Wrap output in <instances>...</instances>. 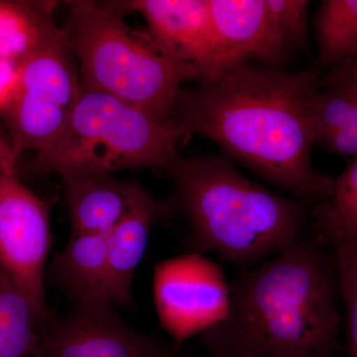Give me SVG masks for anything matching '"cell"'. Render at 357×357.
Segmentation results:
<instances>
[{
	"label": "cell",
	"instance_id": "1",
	"mask_svg": "<svg viewBox=\"0 0 357 357\" xmlns=\"http://www.w3.org/2000/svg\"><path fill=\"white\" fill-rule=\"evenodd\" d=\"M319 89L314 68L287 73L239 65L213 83L181 89L172 119L185 135L208 138L229 158L314 206L333 189V178L312 163Z\"/></svg>",
	"mask_w": 357,
	"mask_h": 357
},
{
	"label": "cell",
	"instance_id": "2",
	"mask_svg": "<svg viewBox=\"0 0 357 357\" xmlns=\"http://www.w3.org/2000/svg\"><path fill=\"white\" fill-rule=\"evenodd\" d=\"M338 323L333 263L317 241L298 239L229 284L227 317L201 342L215 357L331 356Z\"/></svg>",
	"mask_w": 357,
	"mask_h": 357
},
{
	"label": "cell",
	"instance_id": "3",
	"mask_svg": "<svg viewBox=\"0 0 357 357\" xmlns=\"http://www.w3.org/2000/svg\"><path fill=\"white\" fill-rule=\"evenodd\" d=\"M169 175L174 203L191 220L195 253L253 264L296 243L310 218L312 204L251 182L227 157L182 159Z\"/></svg>",
	"mask_w": 357,
	"mask_h": 357
},
{
	"label": "cell",
	"instance_id": "4",
	"mask_svg": "<svg viewBox=\"0 0 357 357\" xmlns=\"http://www.w3.org/2000/svg\"><path fill=\"white\" fill-rule=\"evenodd\" d=\"M69 7L66 30L79 60L82 89L172 119L181 86L199 79L196 68L169 56L149 33L134 31L107 4L79 0Z\"/></svg>",
	"mask_w": 357,
	"mask_h": 357
},
{
	"label": "cell",
	"instance_id": "5",
	"mask_svg": "<svg viewBox=\"0 0 357 357\" xmlns=\"http://www.w3.org/2000/svg\"><path fill=\"white\" fill-rule=\"evenodd\" d=\"M184 136L173 119H158L105 93L83 89L64 132L35 153L30 166L63 178L140 168L169 174L182 161L178 143Z\"/></svg>",
	"mask_w": 357,
	"mask_h": 357
},
{
	"label": "cell",
	"instance_id": "6",
	"mask_svg": "<svg viewBox=\"0 0 357 357\" xmlns=\"http://www.w3.org/2000/svg\"><path fill=\"white\" fill-rule=\"evenodd\" d=\"M67 30L60 29L20 63V86L4 115L16 158L43 151L64 132L82 96Z\"/></svg>",
	"mask_w": 357,
	"mask_h": 357
},
{
	"label": "cell",
	"instance_id": "7",
	"mask_svg": "<svg viewBox=\"0 0 357 357\" xmlns=\"http://www.w3.org/2000/svg\"><path fill=\"white\" fill-rule=\"evenodd\" d=\"M52 243L48 206L20 182L16 170L0 177V269L24 294L40 326L49 318L44 277Z\"/></svg>",
	"mask_w": 357,
	"mask_h": 357
},
{
	"label": "cell",
	"instance_id": "8",
	"mask_svg": "<svg viewBox=\"0 0 357 357\" xmlns=\"http://www.w3.org/2000/svg\"><path fill=\"white\" fill-rule=\"evenodd\" d=\"M154 301L160 323L180 344L225 319L229 284L218 265L192 252L157 265Z\"/></svg>",
	"mask_w": 357,
	"mask_h": 357
},
{
	"label": "cell",
	"instance_id": "9",
	"mask_svg": "<svg viewBox=\"0 0 357 357\" xmlns=\"http://www.w3.org/2000/svg\"><path fill=\"white\" fill-rule=\"evenodd\" d=\"M134 330L112 304L74 306L40 328L39 357H155L167 351Z\"/></svg>",
	"mask_w": 357,
	"mask_h": 357
},
{
	"label": "cell",
	"instance_id": "10",
	"mask_svg": "<svg viewBox=\"0 0 357 357\" xmlns=\"http://www.w3.org/2000/svg\"><path fill=\"white\" fill-rule=\"evenodd\" d=\"M107 6L121 14L139 13L162 50L194 66L201 84L210 82L215 43L208 0H131Z\"/></svg>",
	"mask_w": 357,
	"mask_h": 357
},
{
	"label": "cell",
	"instance_id": "11",
	"mask_svg": "<svg viewBox=\"0 0 357 357\" xmlns=\"http://www.w3.org/2000/svg\"><path fill=\"white\" fill-rule=\"evenodd\" d=\"M208 1L215 48L208 84L237 66L246 64L248 59H257L267 65L280 62L287 42L275 24L266 0Z\"/></svg>",
	"mask_w": 357,
	"mask_h": 357
},
{
	"label": "cell",
	"instance_id": "12",
	"mask_svg": "<svg viewBox=\"0 0 357 357\" xmlns=\"http://www.w3.org/2000/svg\"><path fill=\"white\" fill-rule=\"evenodd\" d=\"M175 203L156 201L139 185L128 213L107 234V289L112 305L132 304L134 274L144 255L154 223Z\"/></svg>",
	"mask_w": 357,
	"mask_h": 357
},
{
	"label": "cell",
	"instance_id": "13",
	"mask_svg": "<svg viewBox=\"0 0 357 357\" xmlns=\"http://www.w3.org/2000/svg\"><path fill=\"white\" fill-rule=\"evenodd\" d=\"M107 267V234H77L54 257L51 278L74 306L112 305Z\"/></svg>",
	"mask_w": 357,
	"mask_h": 357
},
{
	"label": "cell",
	"instance_id": "14",
	"mask_svg": "<svg viewBox=\"0 0 357 357\" xmlns=\"http://www.w3.org/2000/svg\"><path fill=\"white\" fill-rule=\"evenodd\" d=\"M70 236L109 234L130 208L138 183H124L110 175L65 178Z\"/></svg>",
	"mask_w": 357,
	"mask_h": 357
},
{
	"label": "cell",
	"instance_id": "15",
	"mask_svg": "<svg viewBox=\"0 0 357 357\" xmlns=\"http://www.w3.org/2000/svg\"><path fill=\"white\" fill-rule=\"evenodd\" d=\"M55 4L0 0V58L20 64L60 31L52 17Z\"/></svg>",
	"mask_w": 357,
	"mask_h": 357
},
{
	"label": "cell",
	"instance_id": "16",
	"mask_svg": "<svg viewBox=\"0 0 357 357\" xmlns=\"http://www.w3.org/2000/svg\"><path fill=\"white\" fill-rule=\"evenodd\" d=\"M309 220L321 241L357 244V157L333 180L332 194L312 206Z\"/></svg>",
	"mask_w": 357,
	"mask_h": 357
},
{
	"label": "cell",
	"instance_id": "17",
	"mask_svg": "<svg viewBox=\"0 0 357 357\" xmlns=\"http://www.w3.org/2000/svg\"><path fill=\"white\" fill-rule=\"evenodd\" d=\"M40 326L24 294L0 269V357H34Z\"/></svg>",
	"mask_w": 357,
	"mask_h": 357
},
{
	"label": "cell",
	"instance_id": "18",
	"mask_svg": "<svg viewBox=\"0 0 357 357\" xmlns=\"http://www.w3.org/2000/svg\"><path fill=\"white\" fill-rule=\"evenodd\" d=\"M317 72L357 60V0L321 2L317 18Z\"/></svg>",
	"mask_w": 357,
	"mask_h": 357
},
{
	"label": "cell",
	"instance_id": "19",
	"mask_svg": "<svg viewBox=\"0 0 357 357\" xmlns=\"http://www.w3.org/2000/svg\"><path fill=\"white\" fill-rule=\"evenodd\" d=\"M335 264L338 283L347 306L349 357H357V244H335Z\"/></svg>",
	"mask_w": 357,
	"mask_h": 357
},
{
	"label": "cell",
	"instance_id": "20",
	"mask_svg": "<svg viewBox=\"0 0 357 357\" xmlns=\"http://www.w3.org/2000/svg\"><path fill=\"white\" fill-rule=\"evenodd\" d=\"M307 3L305 0H266L275 24L287 43L306 44Z\"/></svg>",
	"mask_w": 357,
	"mask_h": 357
},
{
	"label": "cell",
	"instance_id": "21",
	"mask_svg": "<svg viewBox=\"0 0 357 357\" xmlns=\"http://www.w3.org/2000/svg\"><path fill=\"white\" fill-rule=\"evenodd\" d=\"M20 86V64L0 58V115H4L10 109Z\"/></svg>",
	"mask_w": 357,
	"mask_h": 357
},
{
	"label": "cell",
	"instance_id": "22",
	"mask_svg": "<svg viewBox=\"0 0 357 357\" xmlns=\"http://www.w3.org/2000/svg\"><path fill=\"white\" fill-rule=\"evenodd\" d=\"M333 153L342 156L357 157V128L354 123L349 124L331 131L318 141Z\"/></svg>",
	"mask_w": 357,
	"mask_h": 357
},
{
	"label": "cell",
	"instance_id": "23",
	"mask_svg": "<svg viewBox=\"0 0 357 357\" xmlns=\"http://www.w3.org/2000/svg\"><path fill=\"white\" fill-rule=\"evenodd\" d=\"M15 155L11 147L10 142H8L0 132V166L3 171H14L16 165Z\"/></svg>",
	"mask_w": 357,
	"mask_h": 357
},
{
	"label": "cell",
	"instance_id": "24",
	"mask_svg": "<svg viewBox=\"0 0 357 357\" xmlns=\"http://www.w3.org/2000/svg\"><path fill=\"white\" fill-rule=\"evenodd\" d=\"M349 93L351 96L357 95V60L352 67L351 81H349Z\"/></svg>",
	"mask_w": 357,
	"mask_h": 357
},
{
	"label": "cell",
	"instance_id": "25",
	"mask_svg": "<svg viewBox=\"0 0 357 357\" xmlns=\"http://www.w3.org/2000/svg\"><path fill=\"white\" fill-rule=\"evenodd\" d=\"M273 357H330V356L312 354V352H290V354H279V356Z\"/></svg>",
	"mask_w": 357,
	"mask_h": 357
},
{
	"label": "cell",
	"instance_id": "26",
	"mask_svg": "<svg viewBox=\"0 0 357 357\" xmlns=\"http://www.w3.org/2000/svg\"><path fill=\"white\" fill-rule=\"evenodd\" d=\"M354 123L357 128V95L354 96Z\"/></svg>",
	"mask_w": 357,
	"mask_h": 357
},
{
	"label": "cell",
	"instance_id": "27",
	"mask_svg": "<svg viewBox=\"0 0 357 357\" xmlns=\"http://www.w3.org/2000/svg\"><path fill=\"white\" fill-rule=\"evenodd\" d=\"M155 357H175L172 351L170 349H167L166 351H164L163 354H159V356Z\"/></svg>",
	"mask_w": 357,
	"mask_h": 357
},
{
	"label": "cell",
	"instance_id": "28",
	"mask_svg": "<svg viewBox=\"0 0 357 357\" xmlns=\"http://www.w3.org/2000/svg\"><path fill=\"white\" fill-rule=\"evenodd\" d=\"M2 172H3V169H2V167L0 166V177H1Z\"/></svg>",
	"mask_w": 357,
	"mask_h": 357
},
{
	"label": "cell",
	"instance_id": "29",
	"mask_svg": "<svg viewBox=\"0 0 357 357\" xmlns=\"http://www.w3.org/2000/svg\"><path fill=\"white\" fill-rule=\"evenodd\" d=\"M34 357H39V356H37V354H36V356H35Z\"/></svg>",
	"mask_w": 357,
	"mask_h": 357
}]
</instances>
